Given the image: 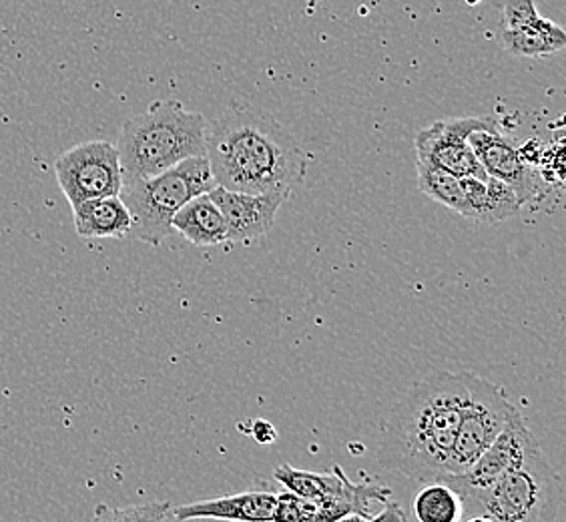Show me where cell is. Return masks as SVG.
Wrapping results in <instances>:
<instances>
[{"label":"cell","instance_id":"obj_1","mask_svg":"<svg viewBox=\"0 0 566 522\" xmlns=\"http://www.w3.org/2000/svg\"><path fill=\"white\" fill-rule=\"evenodd\" d=\"M206 157L216 186L241 194L294 191L310 164L280 121L240 101L208 125Z\"/></svg>","mask_w":566,"mask_h":522},{"label":"cell","instance_id":"obj_2","mask_svg":"<svg viewBox=\"0 0 566 522\" xmlns=\"http://www.w3.org/2000/svg\"><path fill=\"white\" fill-rule=\"evenodd\" d=\"M467 392L469 372H436L415 384L384 420L378 464L418 482L448 474Z\"/></svg>","mask_w":566,"mask_h":522},{"label":"cell","instance_id":"obj_3","mask_svg":"<svg viewBox=\"0 0 566 522\" xmlns=\"http://www.w3.org/2000/svg\"><path fill=\"white\" fill-rule=\"evenodd\" d=\"M208 121L177 98H159L149 109L125 121L119 130L123 181L164 174L175 165L206 155Z\"/></svg>","mask_w":566,"mask_h":522},{"label":"cell","instance_id":"obj_4","mask_svg":"<svg viewBox=\"0 0 566 522\" xmlns=\"http://www.w3.org/2000/svg\"><path fill=\"white\" fill-rule=\"evenodd\" d=\"M216 187L208 157H191L164 174L123 181L120 199L132 213L135 240L159 246L171 236V221L193 197L209 194Z\"/></svg>","mask_w":566,"mask_h":522},{"label":"cell","instance_id":"obj_5","mask_svg":"<svg viewBox=\"0 0 566 522\" xmlns=\"http://www.w3.org/2000/svg\"><path fill=\"white\" fill-rule=\"evenodd\" d=\"M462 502L464 512L494 522H555L558 477L538 448L516 470Z\"/></svg>","mask_w":566,"mask_h":522},{"label":"cell","instance_id":"obj_6","mask_svg":"<svg viewBox=\"0 0 566 522\" xmlns=\"http://www.w3.org/2000/svg\"><path fill=\"white\" fill-rule=\"evenodd\" d=\"M518 413L521 410L509 400L502 386L469 372V392L460 416L448 474L467 472Z\"/></svg>","mask_w":566,"mask_h":522},{"label":"cell","instance_id":"obj_7","mask_svg":"<svg viewBox=\"0 0 566 522\" xmlns=\"http://www.w3.org/2000/svg\"><path fill=\"white\" fill-rule=\"evenodd\" d=\"M56 184L71 207L97 197L120 196L123 169L115 143H78L59 155Z\"/></svg>","mask_w":566,"mask_h":522},{"label":"cell","instance_id":"obj_8","mask_svg":"<svg viewBox=\"0 0 566 522\" xmlns=\"http://www.w3.org/2000/svg\"><path fill=\"white\" fill-rule=\"evenodd\" d=\"M538 448V440L524 422L523 414L518 413L467 472L447 474L438 480L450 484L464 501L472 494L489 489L502 477L524 464V460Z\"/></svg>","mask_w":566,"mask_h":522},{"label":"cell","instance_id":"obj_9","mask_svg":"<svg viewBox=\"0 0 566 522\" xmlns=\"http://www.w3.org/2000/svg\"><path fill=\"white\" fill-rule=\"evenodd\" d=\"M496 121L489 117H452L436 121L430 127L418 130L416 153L420 164L432 165L457 177H476L486 179L476 155L470 147L469 135L472 130L491 127Z\"/></svg>","mask_w":566,"mask_h":522},{"label":"cell","instance_id":"obj_10","mask_svg":"<svg viewBox=\"0 0 566 522\" xmlns=\"http://www.w3.org/2000/svg\"><path fill=\"white\" fill-rule=\"evenodd\" d=\"M292 191L272 194H241L223 187H213L209 197L216 201L228 226V241L250 243L268 236L275 226L277 211Z\"/></svg>","mask_w":566,"mask_h":522},{"label":"cell","instance_id":"obj_11","mask_svg":"<svg viewBox=\"0 0 566 522\" xmlns=\"http://www.w3.org/2000/svg\"><path fill=\"white\" fill-rule=\"evenodd\" d=\"M469 143L486 175L512 187L524 203L533 201L538 191L536 175L524 161L523 153L502 135L496 123L484 129L472 130Z\"/></svg>","mask_w":566,"mask_h":522},{"label":"cell","instance_id":"obj_12","mask_svg":"<svg viewBox=\"0 0 566 522\" xmlns=\"http://www.w3.org/2000/svg\"><path fill=\"white\" fill-rule=\"evenodd\" d=\"M277 494L265 490H250L209 501L189 502L171 509V516L186 519H221L233 522H273L277 511Z\"/></svg>","mask_w":566,"mask_h":522},{"label":"cell","instance_id":"obj_13","mask_svg":"<svg viewBox=\"0 0 566 522\" xmlns=\"http://www.w3.org/2000/svg\"><path fill=\"white\" fill-rule=\"evenodd\" d=\"M462 189L464 207L460 216L480 226H499L506 219L516 218L523 211V199L514 194L512 187L491 175L486 179L462 177Z\"/></svg>","mask_w":566,"mask_h":522},{"label":"cell","instance_id":"obj_14","mask_svg":"<svg viewBox=\"0 0 566 522\" xmlns=\"http://www.w3.org/2000/svg\"><path fill=\"white\" fill-rule=\"evenodd\" d=\"M73 226L83 240H120L132 236L133 219L120 196L97 197L73 207Z\"/></svg>","mask_w":566,"mask_h":522},{"label":"cell","instance_id":"obj_15","mask_svg":"<svg viewBox=\"0 0 566 522\" xmlns=\"http://www.w3.org/2000/svg\"><path fill=\"white\" fill-rule=\"evenodd\" d=\"M171 228L193 246H219L228 241V226L209 194L197 196L175 213Z\"/></svg>","mask_w":566,"mask_h":522},{"label":"cell","instance_id":"obj_16","mask_svg":"<svg viewBox=\"0 0 566 522\" xmlns=\"http://www.w3.org/2000/svg\"><path fill=\"white\" fill-rule=\"evenodd\" d=\"M501 41L511 55L538 59L560 53L566 46V33L556 22L538 17L521 29L502 31Z\"/></svg>","mask_w":566,"mask_h":522},{"label":"cell","instance_id":"obj_17","mask_svg":"<svg viewBox=\"0 0 566 522\" xmlns=\"http://www.w3.org/2000/svg\"><path fill=\"white\" fill-rule=\"evenodd\" d=\"M412 512L418 522H460L464 516V502L450 484L432 480L416 492Z\"/></svg>","mask_w":566,"mask_h":522},{"label":"cell","instance_id":"obj_18","mask_svg":"<svg viewBox=\"0 0 566 522\" xmlns=\"http://www.w3.org/2000/svg\"><path fill=\"white\" fill-rule=\"evenodd\" d=\"M416 174H418V189L424 196L434 199L436 203L448 207L452 211L460 213L464 207V189H462V179L457 175L442 171L438 167L428 164H416Z\"/></svg>","mask_w":566,"mask_h":522},{"label":"cell","instance_id":"obj_19","mask_svg":"<svg viewBox=\"0 0 566 522\" xmlns=\"http://www.w3.org/2000/svg\"><path fill=\"white\" fill-rule=\"evenodd\" d=\"M171 511L169 502H143L123 509L98 504L88 522H164Z\"/></svg>","mask_w":566,"mask_h":522},{"label":"cell","instance_id":"obj_20","mask_svg":"<svg viewBox=\"0 0 566 522\" xmlns=\"http://www.w3.org/2000/svg\"><path fill=\"white\" fill-rule=\"evenodd\" d=\"M494 4L501 12L502 31L521 29L541 17L534 0H494Z\"/></svg>","mask_w":566,"mask_h":522},{"label":"cell","instance_id":"obj_21","mask_svg":"<svg viewBox=\"0 0 566 522\" xmlns=\"http://www.w3.org/2000/svg\"><path fill=\"white\" fill-rule=\"evenodd\" d=\"M366 522H410L406 512L402 511V507L398 502L386 501L384 502V509L376 514L368 516Z\"/></svg>","mask_w":566,"mask_h":522},{"label":"cell","instance_id":"obj_22","mask_svg":"<svg viewBox=\"0 0 566 522\" xmlns=\"http://www.w3.org/2000/svg\"><path fill=\"white\" fill-rule=\"evenodd\" d=\"M251 436L255 438V442L260 445H273L277 440V428L270 422V420H255L251 425Z\"/></svg>","mask_w":566,"mask_h":522},{"label":"cell","instance_id":"obj_23","mask_svg":"<svg viewBox=\"0 0 566 522\" xmlns=\"http://www.w3.org/2000/svg\"><path fill=\"white\" fill-rule=\"evenodd\" d=\"M164 522H233V521H221V519H186V521H179V519H175L171 516V512L165 516Z\"/></svg>","mask_w":566,"mask_h":522},{"label":"cell","instance_id":"obj_24","mask_svg":"<svg viewBox=\"0 0 566 522\" xmlns=\"http://www.w3.org/2000/svg\"><path fill=\"white\" fill-rule=\"evenodd\" d=\"M336 522H366V516H361V514H356V512H352V514H346V516H342L339 521Z\"/></svg>","mask_w":566,"mask_h":522},{"label":"cell","instance_id":"obj_25","mask_svg":"<svg viewBox=\"0 0 566 522\" xmlns=\"http://www.w3.org/2000/svg\"><path fill=\"white\" fill-rule=\"evenodd\" d=\"M464 522H494L491 516H486V514H472L470 519H467Z\"/></svg>","mask_w":566,"mask_h":522},{"label":"cell","instance_id":"obj_26","mask_svg":"<svg viewBox=\"0 0 566 522\" xmlns=\"http://www.w3.org/2000/svg\"><path fill=\"white\" fill-rule=\"evenodd\" d=\"M469 4H479V0H467Z\"/></svg>","mask_w":566,"mask_h":522}]
</instances>
